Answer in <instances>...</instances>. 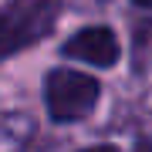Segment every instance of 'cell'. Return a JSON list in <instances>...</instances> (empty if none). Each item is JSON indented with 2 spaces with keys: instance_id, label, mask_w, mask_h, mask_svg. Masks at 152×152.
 <instances>
[{
  "instance_id": "cell-1",
  "label": "cell",
  "mask_w": 152,
  "mask_h": 152,
  "mask_svg": "<svg viewBox=\"0 0 152 152\" xmlns=\"http://www.w3.org/2000/svg\"><path fill=\"white\" fill-rule=\"evenodd\" d=\"M58 17L54 0H14L0 10V58L31 48L44 34H51Z\"/></svg>"
},
{
  "instance_id": "cell-2",
  "label": "cell",
  "mask_w": 152,
  "mask_h": 152,
  "mask_svg": "<svg viewBox=\"0 0 152 152\" xmlns=\"http://www.w3.org/2000/svg\"><path fill=\"white\" fill-rule=\"evenodd\" d=\"M44 102H48V112L54 122L85 118L98 102V81L91 75H81V71L58 68L44 81Z\"/></svg>"
},
{
  "instance_id": "cell-3",
  "label": "cell",
  "mask_w": 152,
  "mask_h": 152,
  "mask_svg": "<svg viewBox=\"0 0 152 152\" xmlns=\"http://www.w3.org/2000/svg\"><path fill=\"white\" fill-rule=\"evenodd\" d=\"M118 37L108 31V27H85L78 31L75 37L64 44V54L75 58V61H85V64H95V68H112L118 61Z\"/></svg>"
},
{
  "instance_id": "cell-4",
  "label": "cell",
  "mask_w": 152,
  "mask_h": 152,
  "mask_svg": "<svg viewBox=\"0 0 152 152\" xmlns=\"http://www.w3.org/2000/svg\"><path fill=\"white\" fill-rule=\"evenodd\" d=\"M135 152H152V135H149V139H142L139 145H135Z\"/></svg>"
},
{
  "instance_id": "cell-5",
  "label": "cell",
  "mask_w": 152,
  "mask_h": 152,
  "mask_svg": "<svg viewBox=\"0 0 152 152\" xmlns=\"http://www.w3.org/2000/svg\"><path fill=\"white\" fill-rule=\"evenodd\" d=\"M81 152H115L112 145H95V149H81Z\"/></svg>"
},
{
  "instance_id": "cell-6",
  "label": "cell",
  "mask_w": 152,
  "mask_h": 152,
  "mask_svg": "<svg viewBox=\"0 0 152 152\" xmlns=\"http://www.w3.org/2000/svg\"><path fill=\"white\" fill-rule=\"evenodd\" d=\"M135 4H139V7H152V0H135Z\"/></svg>"
}]
</instances>
